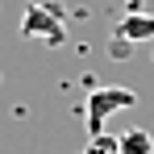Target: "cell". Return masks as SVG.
<instances>
[{"label": "cell", "mask_w": 154, "mask_h": 154, "mask_svg": "<svg viewBox=\"0 0 154 154\" xmlns=\"http://www.w3.org/2000/svg\"><path fill=\"white\" fill-rule=\"evenodd\" d=\"M137 104V92L133 88H92V96L83 104V125H88V137L104 133V121L117 112V108H133Z\"/></svg>", "instance_id": "obj_2"}, {"label": "cell", "mask_w": 154, "mask_h": 154, "mask_svg": "<svg viewBox=\"0 0 154 154\" xmlns=\"http://www.w3.org/2000/svg\"><path fill=\"white\" fill-rule=\"evenodd\" d=\"M125 13H146V0H125Z\"/></svg>", "instance_id": "obj_7"}, {"label": "cell", "mask_w": 154, "mask_h": 154, "mask_svg": "<svg viewBox=\"0 0 154 154\" xmlns=\"http://www.w3.org/2000/svg\"><path fill=\"white\" fill-rule=\"evenodd\" d=\"M121 154H154V137L146 129H125L121 133Z\"/></svg>", "instance_id": "obj_4"}, {"label": "cell", "mask_w": 154, "mask_h": 154, "mask_svg": "<svg viewBox=\"0 0 154 154\" xmlns=\"http://www.w3.org/2000/svg\"><path fill=\"white\" fill-rule=\"evenodd\" d=\"M83 154H121V137H112V133H96V137H88Z\"/></svg>", "instance_id": "obj_5"}, {"label": "cell", "mask_w": 154, "mask_h": 154, "mask_svg": "<svg viewBox=\"0 0 154 154\" xmlns=\"http://www.w3.org/2000/svg\"><path fill=\"white\" fill-rule=\"evenodd\" d=\"M112 38H121V42H150L154 38V17L150 13H125L112 25Z\"/></svg>", "instance_id": "obj_3"}, {"label": "cell", "mask_w": 154, "mask_h": 154, "mask_svg": "<svg viewBox=\"0 0 154 154\" xmlns=\"http://www.w3.org/2000/svg\"><path fill=\"white\" fill-rule=\"evenodd\" d=\"M21 38L29 42H42V46H63L67 42V25H63V13H58V4H46V0H38V4H29L25 17H21Z\"/></svg>", "instance_id": "obj_1"}, {"label": "cell", "mask_w": 154, "mask_h": 154, "mask_svg": "<svg viewBox=\"0 0 154 154\" xmlns=\"http://www.w3.org/2000/svg\"><path fill=\"white\" fill-rule=\"evenodd\" d=\"M133 54V42H121V38H108V58H129Z\"/></svg>", "instance_id": "obj_6"}]
</instances>
